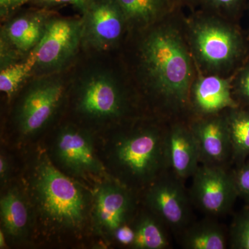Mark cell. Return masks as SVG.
Returning <instances> with one entry per match:
<instances>
[{
  "label": "cell",
  "mask_w": 249,
  "mask_h": 249,
  "mask_svg": "<svg viewBox=\"0 0 249 249\" xmlns=\"http://www.w3.org/2000/svg\"><path fill=\"white\" fill-rule=\"evenodd\" d=\"M32 0H0V21L1 23L14 16L22 9L24 5L31 4Z\"/></svg>",
  "instance_id": "cell-27"
},
{
  "label": "cell",
  "mask_w": 249,
  "mask_h": 249,
  "mask_svg": "<svg viewBox=\"0 0 249 249\" xmlns=\"http://www.w3.org/2000/svg\"><path fill=\"white\" fill-rule=\"evenodd\" d=\"M89 0H32L31 4L34 6L47 9H54L62 5H72L80 12L83 11Z\"/></svg>",
  "instance_id": "cell-28"
},
{
  "label": "cell",
  "mask_w": 249,
  "mask_h": 249,
  "mask_svg": "<svg viewBox=\"0 0 249 249\" xmlns=\"http://www.w3.org/2000/svg\"><path fill=\"white\" fill-rule=\"evenodd\" d=\"M159 118L144 115L120 124L123 129L114 150V160L124 181L150 186L168 170L165 155L167 129Z\"/></svg>",
  "instance_id": "cell-3"
},
{
  "label": "cell",
  "mask_w": 249,
  "mask_h": 249,
  "mask_svg": "<svg viewBox=\"0 0 249 249\" xmlns=\"http://www.w3.org/2000/svg\"><path fill=\"white\" fill-rule=\"evenodd\" d=\"M188 125L196 139L201 164L225 167L228 160H232L225 111L196 117Z\"/></svg>",
  "instance_id": "cell-13"
},
{
  "label": "cell",
  "mask_w": 249,
  "mask_h": 249,
  "mask_svg": "<svg viewBox=\"0 0 249 249\" xmlns=\"http://www.w3.org/2000/svg\"><path fill=\"white\" fill-rule=\"evenodd\" d=\"M190 199L212 217L227 213L238 197L232 172L225 167L201 164L193 176Z\"/></svg>",
  "instance_id": "cell-11"
},
{
  "label": "cell",
  "mask_w": 249,
  "mask_h": 249,
  "mask_svg": "<svg viewBox=\"0 0 249 249\" xmlns=\"http://www.w3.org/2000/svg\"><path fill=\"white\" fill-rule=\"evenodd\" d=\"M175 11L150 27L131 32L121 51L144 110L157 118L189 108L196 77L185 32L173 19Z\"/></svg>",
  "instance_id": "cell-1"
},
{
  "label": "cell",
  "mask_w": 249,
  "mask_h": 249,
  "mask_svg": "<svg viewBox=\"0 0 249 249\" xmlns=\"http://www.w3.org/2000/svg\"><path fill=\"white\" fill-rule=\"evenodd\" d=\"M232 147V160L238 165L249 157V109L240 107L225 111Z\"/></svg>",
  "instance_id": "cell-19"
},
{
  "label": "cell",
  "mask_w": 249,
  "mask_h": 249,
  "mask_svg": "<svg viewBox=\"0 0 249 249\" xmlns=\"http://www.w3.org/2000/svg\"><path fill=\"white\" fill-rule=\"evenodd\" d=\"M232 249H249V204L234 219L229 234Z\"/></svg>",
  "instance_id": "cell-23"
},
{
  "label": "cell",
  "mask_w": 249,
  "mask_h": 249,
  "mask_svg": "<svg viewBox=\"0 0 249 249\" xmlns=\"http://www.w3.org/2000/svg\"><path fill=\"white\" fill-rule=\"evenodd\" d=\"M191 199L183 180L168 170L149 186L146 204L152 214L174 232L191 224Z\"/></svg>",
  "instance_id": "cell-10"
},
{
  "label": "cell",
  "mask_w": 249,
  "mask_h": 249,
  "mask_svg": "<svg viewBox=\"0 0 249 249\" xmlns=\"http://www.w3.org/2000/svg\"><path fill=\"white\" fill-rule=\"evenodd\" d=\"M124 185L110 183L100 188L95 196V220L103 230L115 233L127 222L134 208L132 194Z\"/></svg>",
  "instance_id": "cell-15"
},
{
  "label": "cell",
  "mask_w": 249,
  "mask_h": 249,
  "mask_svg": "<svg viewBox=\"0 0 249 249\" xmlns=\"http://www.w3.org/2000/svg\"><path fill=\"white\" fill-rule=\"evenodd\" d=\"M34 180L36 199L49 221L67 228L83 224L87 208L84 193L46 156L39 160Z\"/></svg>",
  "instance_id": "cell-6"
},
{
  "label": "cell",
  "mask_w": 249,
  "mask_h": 249,
  "mask_svg": "<svg viewBox=\"0 0 249 249\" xmlns=\"http://www.w3.org/2000/svg\"><path fill=\"white\" fill-rule=\"evenodd\" d=\"M185 36L193 58L209 74L231 70L242 56L243 39L225 18L204 11L186 21Z\"/></svg>",
  "instance_id": "cell-5"
},
{
  "label": "cell",
  "mask_w": 249,
  "mask_h": 249,
  "mask_svg": "<svg viewBox=\"0 0 249 249\" xmlns=\"http://www.w3.org/2000/svg\"><path fill=\"white\" fill-rule=\"evenodd\" d=\"M181 246L187 249H227L228 237L224 228L213 220L190 224L180 232Z\"/></svg>",
  "instance_id": "cell-18"
},
{
  "label": "cell",
  "mask_w": 249,
  "mask_h": 249,
  "mask_svg": "<svg viewBox=\"0 0 249 249\" xmlns=\"http://www.w3.org/2000/svg\"><path fill=\"white\" fill-rule=\"evenodd\" d=\"M37 62L36 48L27 58L0 70V91L11 102L23 85L33 77Z\"/></svg>",
  "instance_id": "cell-20"
},
{
  "label": "cell",
  "mask_w": 249,
  "mask_h": 249,
  "mask_svg": "<svg viewBox=\"0 0 249 249\" xmlns=\"http://www.w3.org/2000/svg\"><path fill=\"white\" fill-rule=\"evenodd\" d=\"M80 14L82 52L121 53L130 32L115 0H89Z\"/></svg>",
  "instance_id": "cell-8"
},
{
  "label": "cell",
  "mask_w": 249,
  "mask_h": 249,
  "mask_svg": "<svg viewBox=\"0 0 249 249\" xmlns=\"http://www.w3.org/2000/svg\"><path fill=\"white\" fill-rule=\"evenodd\" d=\"M0 247H1V249L4 248L6 247L4 233L1 231H0Z\"/></svg>",
  "instance_id": "cell-32"
},
{
  "label": "cell",
  "mask_w": 249,
  "mask_h": 249,
  "mask_svg": "<svg viewBox=\"0 0 249 249\" xmlns=\"http://www.w3.org/2000/svg\"><path fill=\"white\" fill-rule=\"evenodd\" d=\"M90 131L68 121L58 127L55 152L64 166L73 173H98L103 169L93 152Z\"/></svg>",
  "instance_id": "cell-12"
},
{
  "label": "cell",
  "mask_w": 249,
  "mask_h": 249,
  "mask_svg": "<svg viewBox=\"0 0 249 249\" xmlns=\"http://www.w3.org/2000/svg\"><path fill=\"white\" fill-rule=\"evenodd\" d=\"M71 80L68 71L33 76L7 103L10 120L24 137L34 135L65 117Z\"/></svg>",
  "instance_id": "cell-4"
},
{
  "label": "cell",
  "mask_w": 249,
  "mask_h": 249,
  "mask_svg": "<svg viewBox=\"0 0 249 249\" xmlns=\"http://www.w3.org/2000/svg\"><path fill=\"white\" fill-rule=\"evenodd\" d=\"M58 11L34 6L21 9L0 27V70L25 60L40 44L50 18Z\"/></svg>",
  "instance_id": "cell-9"
},
{
  "label": "cell",
  "mask_w": 249,
  "mask_h": 249,
  "mask_svg": "<svg viewBox=\"0 0 249 249\" xmlns=\"http://www.w3.org/2000/svg\"><path fill=\"white\" fill-rule=\"evenodd\" d=\"M206 11L225 18L240 7L243 0H199Z\"/></svg>",
  "instance_id": "cell-24"
},
{
  "label": "cell",
  "mask_w": 249,
  "mask_h": 249,
  "mask_svg": "<svg viewBox=\"0 0 249 249\" xmlns=\"http://www.w3.org/2000/svg\"><path fill=\"white\" fill-rule=\"evenodd\" d=\"M7 161H6V159H5L4 157L1 156V159H0V174H1V179L5 178L6 173H7Z\"/></svg>",
  "instance_id": "cell-30"
},
{
  "label": "cell",
  "mask_w": 249,
  "mask_h": 249,
  "mask_svg": "<svg viewBox=\"0 0 249 249\" xmlns=\"http://www.w3.org/2000/svg\"><path fill=\"white\" fill-rule=\"evenodd\" d=\"M234 96L249 109V65L244 69L232 84Z\"/></svg>",
  "instance_id": "cell-26"
},
{
  "label": "cell",
  "mask_w": 249,
  "mask_h": 249,
  "mask_svg": "<svg viewBox=\"0 0 249 249\" xmlns=\"http://www.w3.org/2000/svg\"><path fill=\"white\" fill-rule=\"evenodd\" d=\"M171 1L177 7H179L182 5L191 6V5L194 4L197 0H171Z\"/></svg>",
  "instance_id": "cell-31"
},
{
  "label": "cell",
  "mask_w": 249,
  "mask_h": 249,
  "mask_svg": "<svg viewBox=\"0 0 249 249\" xmlns=\"http://www.w3.org/2000/svg\"><path fill=\"white\" fill-rule=\"evenodd\" d=\"M0 211L3 225L8 233L19 235L24 231L29 214L25 203L18 193L10 191L1 197Z\"/></svg>",
  "instance_id": "cell-22"
},
{
  "label": "cell",
  "mask_w": 249,
  "mask_h": 249,
  "mask_svg": "<svg viewBox=\"0 0 249 249\" xmlns=\"http://www.w3.org/2000/svg\"><path fill=\"white\" fill-rule=\"evenodd\" d=\"M165 227L155 214L142 216L134 228L132 247L139 249H165L170 246Z\"/></svg>",
  "instance_id": "cell-21"
},
{
  "label": "cell",
  "mask_w": 249,
  "mask_h": 249,
  "mask_svg": "<svg viewBox=\"0 0 249 249\" xmlns=\"http://www.w3.org/2000/svg\"><path fill=\"white\" fill-rule=\"evenodd\" d=\"M232 173L238 196L249 204V161L239 165Z\"/></svg>",
  "instance_id": "cell-25"
},
{
  "label": "cell",
  "mask_w": 249,
  "mask_h": 249,
  "mask_svg": "<svg viewBox=\"0 0 249 249\" xmlns=\"http://www.w3.org/2000/svg\"><path fill=\"white\" fill-rule=\"evenodd\" d=\"M165 155L168 170L184 180L193 177L200 163L199 150L189 125L173 124L167 129Z\"/></svg>",
  "instance_id": "cell-16"
},
{
  "label": "cell",
  "mask_w": 249,
  "mask_h": 249,
  "mask_svg": "<svg viewBox=\"0 0 249 249\" xmlns=\"http://www.w3.org/2000/svg\"><path fill=\"white\" fill-rule=\"evenodd\" d=\"M247 161H249V160H247Z\"/></svg>",
  "instance_id": "cell-33"
},
{
  "label": "cell",
  "mask_w": 249,
  "mask_h": 249,
  "mask_svg": "<svg viewBox=\"0 0 249 249\" xmlns=\"http://www.w3.org/2000/svg\"><path fill=\"white\" fill-rule=\"evenodd\" d=\"M116 239L120 243L124 245H132L134 240V229L124 224L117 229L115 232Z\"/></svg>",
  "instance_id": "cell-29"
},
{
  "label": "cell",
  "mask_w": 249,
  "mask_h": 249,
  "mask_svg": "<svg viewBox=\"0 0 249 249\" xmlns=\"http://www.w3.org/2000/svg\"><path fill=\"white\" fill-rule=\"evenodd\" d=\"M115 1L125 17L130 33L150 27L168 17L178 8L171 0Z\"/></svg>",
  "instance_id": "cell-17"
},
{
  "label": "cell",
  "mask_w": 249,
  "mask_h": 249,
  "mask_svg": "<svg viewBox=\"0 0 249 249\" xmlns=\"http://www.w3.org/2000/svg\"><path fill=\"white\" fill-rule=\"evenodd\" d=\"M121 53L82 52L71 68L67 121L92 130L145 115Z\"/></svg>",
  "instance_id": "cell-2"
},
{
  "label": "cell",
  "mask_w": 249,
  "mask_h": 249,
  "mask_svg": "<svg viewBox=\"0 0 249 249\" xmlns=\"http://www.w3.org/2000/svg\"><path fill=\"white\" fill-rule=\"evenodd\" d=\"M80 16L66 17L58 12L53 15L36 47L37 62L33 76H47L70 70L82 52Z\"/></svg>",
  "instance_id": "cell-7"
},
{
  "label": "cell",
  "mask_w": 249,
  "mask_h": 249,
  "mask_svg": "<svg viewBox=\"0 0 249 249\" xmlns=\"http://www.w3.org/2000/svg\"><path fill=\"white\" fill-rule=\"evenodd\" d=\"M238 107L230 78L217 74L196 77L190 91L189 108L196 117L214 115Z\"/></svg>",
  "instance_id": "cell-14"
}]
</instances>
